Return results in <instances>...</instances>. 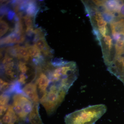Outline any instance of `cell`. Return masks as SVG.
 I'll return each mask as SVG.
<instances>
[{
	"label": "cell",
	"mask_w": 124,
	"mask_h": 124,
	"mask_svg": "<svg viewBox=\"0 0 124 124\" xmlns=\"http://www.w3.org/2000/svg\"><path fill=\"white\" fill-rule=\"evenodd\" d=\"M39 103H33L29 116L30 124H44L39 113Z\"/></svg>",
	"instance_id": "obj_8"
},
{
	"label": "cell",
	"mask_w": 124,
	"mask_h": 124,
	"mask_svg": "<svg viewBox=\"0 0 124 124\" xmlns=\"http://www.w3.org/2000/svg\"><path fill=\"white\" fill-rule=\"evenodd\" d=\"M107 110L103 104L86 107L67 115L64 117L65 124H94Z\"/></svg>",
	"instance_id": "obj_1"
},
{
	"label": "cell",
	"mask_w": 124,
	"mask_h": 124,
	"mask_svg": "<svg viewBox=\"0 0 124 124\" xmlns=\"http://www.w3.org/2000/svg\"><path fill=\"white\" fill-rule=\"evenodd\" d=\"M103 37V41L104 44L108 48V49L110 50L112 48L113 45V40L110 36L106 35Z\"/></svg>",
	"instance_id": "obj_13"
},
{
	"label": "cell",
	"mask_w": 124,
	"mask_h": 124,
	"mask_svg": "<svg viewBox=\"0 0 124 124\" xmlns=\"http://www.w3.org/2000/svg\"><path fill=\"white\" fill-rule=\"evenodd\" d=\"M35 46L43 54V55L46 57H51L52 56V49L47 44L45 37L41 38L34 42Z\"/></svg>",
	"instance_id": "obj_7"
},
{
	"label": "cell",
	"mask_w": 124,
	"mask_h": 124,
	"mask_svg": "<svg viewBox=\"0 0 124 124\" xmlns=\"http://www.w3.org/2000/svg\"><path fill=\"white\" fill-rule=\"evenodd\" d=\"M0 117V124H23L16 114L11 105H9L6 112Z\"/></svg>",
	"instance_id": "obj_6"
},
{
	"label": "cell",
	"mask_w": 124,
	"mask_h": 124,
	"mask_svg": "<svg viewBox=\"0 0 124 124\" xmlns=\"http://www.w3.org/2000/svg\"><path fill=\"white\" fill-rule=\"evenodd\" d=\"M119 13L121 17L124 18V4H123L121 6L119 11Z\"/></svg>",
	"instance_id": "obj_16"
},
{
	"label": "cell",
	"mask_w": 124,
	"mask_h": 124,
	"mask_svg": "<svg viewBox=\"0 0 124 124\" xmlns=\"http://www.w3.org/2000/svg\"><path fill=\"white\" fill-rule=\"evenodd\" d=\"M33 105V102L23 93H16L12 98L11 106L23 124H30L28 118Z\"/></svg>",
	"instance_id": "obj_2"
},
{
	"label": "cell",
	"mask_w": 124,
	"mask_h": 124,
	"mask_svg": "<svg viewBox=\"0 0 124 124\" xmlns=\"http://www.w3.org/2000/svg\"><path fill=\"white\" fill-rule=\"evenodd\" d=\"M18 64L17 59L9 63L1 64V78L11 82H17L19 76Z\"/></svg>",
	"instance_id": "obj_4"
},
{
	"label": "cell",
	"mask_w": 124,
	"mask_h": 124,
	"mask_svg": "<svg viewBox=\"0 0 124 124\" xmlns=\"http://www.w3.org/2000/svg\"><path fill=\"white\" fill-rule=\"evenodd\" d=\"M22 90L24 94L29 98L33 103H39V97L35 81L25 85Z\"/></svg>",
	"instance_id": "obj_5"
},
{
	"label": "cell",
	"mask_w": 124,
	"mask_h": 124,
	"mask_svg": "<svg viewBox=\"0 0 124 124\" xmlns=\"http://www.w3.org/2000/svg\"><path fill=\"white\" fill-rule=\"evenodd\" d=\"M10 30V26L7 21L1 18L0 22V35L2 37Z\"/></svg>",
	"instance_id": "obj_11"
},
{
	"label": "cell",
	"mask_w": 124,
	"mask_h": 124,
	"mask_svg": "<svg viewBox=\"0 0 124 124\" xmlns=\"http://www.w3.org/2000/svg\"><path fill=\"white\" fill-rule=\"evenodd\" d=\"M98 31L103 37L106 35L108 33V30L107 26L98 28Z\"/></svg>",
	"instance_id": "obj_14"
},
{
	"label": "cell",
	"mask_w": 124,
	"mask_h": 124,
	"mask_svg": "<svg viewBox=\"0 0 124 124\" xmlns=\"http://www.w3.org/2000/svg\"><path fill=\"white\" fill-rule=\"evenodd\" d=\"M122 2V1H118L107 0L103 2V4L108 11L111 12H119L121 6L123 4Z\"/></svg>",
	"instance_id": "obj_10"
},
{
	"label": "cell",
	"mask_w": 124,
	"mask_h": 124,
	"mask_svg": "<svg viewBox=\"0 0 124 124\" xmlns=\"http://www.w3.org/2000/svg\"><path fill=\"white\" fill-rule=\"evenodd\" d=\"M107 23L103 20V18L97 21V25L98 28L107 26Z\"/></svg>",
	"instance_id": "obj_15"
},
{
	"label": "cell",
	"mask_w": 124,
	"mask_h": 124,
	"mask_svg": "<svg viewBox=\"0 0 124 124\" xmlns=\"http://www.w3.org/2000/svg\"><path fill=\"white\" fill-rule=\"evenodd\" d=\"M10 95L7 94L2 93L0 95V117L3 116L7 111L9 102Z\"/></svg>",
	"instance_id": "obj_9"
},
{
	"label": "cell",
	"mask_w": 124,
	"mask_h": 124,
	"mask_svg": "<svg viewBox=\"0 0 124 124\" xmlns=\"http://www.w3.org/2000/svg\"><path fill=\"white\" fill-rule=\"evenodd\" d=\"M101 14L103 20L107 23H112L114 20L115 17L111 12L107 11Z\"/></svg>",
	"instance_id": "obj_12"
},
{
	"label": "cell",
	"mask_w": 124,
	"mask_h": 124,
	"mask_svg": "<svg viewBox=\"0 0 124 124\" xmlns=\"http://www.w3.org/2000/svg\"><path fill=\"white\" fill-rule=\"evenodd\" d=\"M17 82L20 85H26L33 82L37 75V67L31 62L19 61Z\"/></svg>",
	"instance_id": "obj_3"
}]
</instances>
